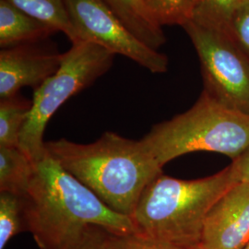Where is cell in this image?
Wrapping results in <instances>:
<instances>
[{
	"mask_svg": "<svg viewBox=\"0 0 249 249\" xmlns=\"http://www.w3.org/2000/svg\"><path fill=\"white\" fill-rule=\"evenodd\" d=\"M25 231L40 249H60L89 225L136 234L130 217L118 213L45 152L21 196Z\"/></svg>",
	"mask_w": 249,
	"mask_h": 249,
	"instance_id": "6da1fadb",
	"label": "cell"
},
{
	"mask_svg": "<svg viewBox=\"0 0 249 249\" xmlns=\"http://www.w3.org/2000/svg\"><path fill=\"white\" fill-rule=\"evenodd\" d=\"M236 179L240 183H249V146L240 155L231 160Z\"/></svg>",
	"mask_w": 249,
	"mask_h": 249,
	"instance_id": "ffe728a7",
	"label": "cell"
},
{
	"mask_svg": "<svg viewBox=\"0 0 249 249\" xmlns=\"http://www.w3.org/2000/svg\"><path fill=\"white\" fill-rule=\"evenodd\" d=\"M163 167L196 151H210L236 159L249 146V116L223 107L202 90L194 106L155 124L142 139Z\"/></svg>",
	"mask_w": 249,
	"mask_h": 249,
	"instance_id": "277c9868",
	"label": "cell"
},
{
	"mask_svg": "<svg viewBox=\"0 0 249 249\" xmlns=\"http://www.w3.org/2000/svg\"><path fill=\"white\" fill-rule=\"evenodd\" d=\"M129 249H204L201 246L187 247L167 242L153 240L140 234H132Z\"/></svg>",
	"mask_w": 249,
	"mask_h": 249,
	"instance_id": "d6986e66",
	"label": "cell"
},
{
	"mask_svg": "<svg viewBox=\"0 0 249 249\" xmlns=\"http://www.w3.org/2000/svg\"><path fill=\"white\" fill-rule=\"evenodd\" d=\"M249 242V183H236L211 209L201 237L204 249H243Z\"/></svg>",
	"mask_w": 249,
	"mask_h": 249,
	"instance_id": "9c48e42d",
	"label": "cell"
},
{
	"mask_svg": "<svg viewBox=\"0 0 249 249\" xmlns=\"http://www.w3.org/2000/svg\"><path fill=\"white\" fill-rule=\"evenodd\" d=\"M243 249H249V242L247 244V245H246V247H245Z\"/></svg>",
	"mask_w": 249,
	"mask_h": 249,
	"instance_id": "7402d4cb",
	"label": "cell"
},
{
	"mask_svg": "<svg viewBox=\"0 0 249 249\" xmlns=\"http://www.w3.org/2000/svg\"><path fill=\"white\" fill-rule=\"evenodd\" d=\"M36 172V161L19 147H0V192L22 196Z\"/></svg>",
	"mask_w": 249,
	"mask_h": 249,
	"instance_id": "7c38bea8",
	"label": "cell"
},
{
	"mask_svg": "<svg viewBox=\"0 0 249 249\" xmlns=\"http://www.w3.org/2000/svg\"><path fill=\"white\" fill-rule=\"evenodd\" d=\"M65 4L80 41L124 55L151 73L168 71L167 56L139 40L102 0H65Z\"/></svg>",
	"mask_w": 249,
	"mask_h": 249,
	"instance_id": "52a82bcc",
	"label": "cell"
},
{
	"mask_svg": "<svg viewBox=\"0 0 249 249\" xmlns=\"http://www.w3.org/2000/svg\"><path fill=\"white\" fill-rule=\"evenodd\" d=\"M236 183L231 164L213 176L194 180L161 173L144 189L130 217L137 234L180 246H201L207 215Z\"/></svg>",
	"mask_w": 249,
	"mask_h": 249,
	"instance_id": "3957f363",
	"label": "cell"
},
{
	"mask_svg": "<svg viewBox=\"0 0 249 249\" xmlns=\"http://www.w3.org/2000/svg\"><path fill=\"white\" fill-rule=\"evenodd\" d=\"M54 33L53 27L30 16L7 0H0L1 49L45 42Z\"/></svg>",
	"mask_w": 249,
	"mask_h": 249,
	"instance_id": "30bf717a",
	"label": "cell"
},
{
	"mask_svg": "<svg viewBox=\"0 0 249 249\" xmlns=\"http://www.w3.org/2000/svg\"><path fill=\"white\" fill-rule=\"evenodd\" d=\"M25 231L21 196L0 192V249H5L9 241Z\"/></svg>",
	"mask_w": 249,
	"mask_h": 249,
	"instance_id": "e0dca14e",
	"label": "cell"
},
{
	"mask_svg": "<svg viewBox=\"0 0 249 249\" xmlns=\"http://www.w3.org/2000/svg\"><path fill=\"white\" fill-rule=\"evenodd\" d=\"M115 55L88 41L73 43L71 49L63 53L57 71L34 90L32 109L20 135L19 148L32 160H40L46 152L44 134L51 117L69 99L106 74Z\"/></svg>",
	"mask_w": 249,
	"mask_h": 249,
	"instance_id": "5b68a950",
	"label": "cell"
},
{
	"mask_svg": "<svg viewBox=\"0 0 249 249\" xmlns=\"http://www.w3.org/2000/svg\"><path fill=\"white\" fill-rule=\"evenodd\" d=\"M148 9L161 26H183L190 20L195 8L194 0H144Z\"/></svg>",
	"mask_w": 249,
	"mask_h": 249,
	"instance_id": "ac0fdd59",
	"label": "cell"
},
{
	"mask_svg": "<svg viewBox=\"0 0 249 249\" xmlns=\"http://www.w3.org/2000/svg\"><path fill=\"white\" fill-rule=\"evenodd\" d=\"M30 16L62 32L71 44L79 42V36L72 25L65 0H7Z\"/></svg>",
	"mask_w": 249,
	"mask_h": 249,
	"instance_id": "4fadbf2b",
	"label": "cell"
},
{
	"mask_svg": "<svg viewBox=\"0 0 249 249\" xmlns=\"http://www.w3.org/2000/svg\"><path fill=\"white\" fill-rule=\"evenodd\" d=\"M199 58L203 90L223 107L249 116V60L223 30L188 20L184 25Z\"/></svg>",
	"mask_w": 249,
	"mask_h": 249,
	"instance_id": "8992f818",
	"label": "cell"
},
{
	"mask_svg": "<svg viewBox=\"0 0 249 249\" xmlns=\"http://www.w3.org/2000/svg\"><path fill=\"white\" fill-rule=\"evenodd\" d=\"M205 25L223 30L249 60V2L232 5L220 18Z\"/></svg>",
	"mask_w": 249,
	"mask_h": 249,
	"instance_id": "9a60e30c",
	"label": "cell"
},
{
	"mask_svg": "<svg viewBox=\"0 0 249 249\" xmlns=\"http://www.w3.org/2000/svg\"><path fill=\"white\" fill-rule=\"evenodd\" d=\"M229 1V5L231 8L232 5L238 4V3H244V2H249V0H228Z\"/></svg>",
	"mask_w": 249,
	"mask_h": 249,
	"instance_id": "44dd1931",
	"label": "cell"
},
{
	"mask_svg": "<svg viewBox=\"0 0 249 249\" xmlns=\"http://www.w3.org/2000/svg\"><path fill=\"white\" fill-rule=\"evenodd\" d=\"M33 102L19 93L0 99V147H19V140Z\"/></svg>",
	"mask_w": 249,
	"mask_h": 249,
	"instance_id": "5bb4252c",
	"label": "cell"
},
{
	"mask_svg": "<svg viewBox=\"0 0 249 249\" xmlns=\"http://www.w3.org/2000/svg\"><path fill=\"white\" fill-rule=\"evenodd\" d=\"M44 43L1 49L0 99L15 96L24 87L38 89L57 71L63 53Z\"/></svg>",
	"mask_w": 249,
	"mask_h": 249,
	"instance_id": "ba28073f",
	"label": "cell"
},
{
	"mask_svg": "<svg viewBox=\"0 0 249 249\" xmlns=\"http://www.w3.org/2000/svg\"><path fill=\"white\" fill-rule=\"evenodd\" d=\"M49 155L113 211L131 217L144 189L162 172L142 140L106 132L89 144L45 142Z\"/></svg>",
	"mask_w": 249,
	"mask_h": 249,
	"instance_id": "7a4b0ae2",
	"label": "cell"
},
{
	"mask_svg": "<svg viewBox=\"0 0 249 249\" xmlns=\"http://www.w3.org/2000/svg\"><path fill=\"white\" fill-rule=\"evenodd\" d=\"M124 26L145 45L159 50L166 42L162 26L144 0H102Z\"/></svg>",
	"mask_w": 249,
	"mask_h": 249,
	"instance_id": "8fae6325",
	"label": "cell"
},
{
	"mask_svg": "<svg viewBox=\"0 0 249 249\" xmlns=\"http://www.w3.org/2000/svg\"><path fill=\"white\" fill-rule=\"evenodd\" d=\"M131 235L89 225L60 249H129Z\"/></svg>",
	"mask_w": 249,
	"mask_h": 249,
	"instance_id": "2e32d148",
	"label": "cell"
}]
</instances>
